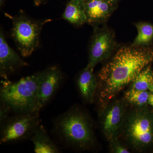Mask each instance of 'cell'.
<instances>
[{
  "instance_id": "30bf717a",
  "label": "cell",
  "mask_w": 153,
  "mask_h": 153,
  "mask_svg": "<svg viewBox=\"0 0 153 153\" xmlns=\"http://www.w3.org/2000/svg\"><path fill=\"white\" fill-rule=\"evenodd\" d=\"M29 64L24 61L7 43L1 31L0 34V74L7 79L10 74Z\"/></svg>"
},
{
  "instance_id": "2e32d148",
  "label": "cell",
  "mask_w": 153,
  "mask_h": 153,
  "mask_svg": "<svg viewBox=\"0 0 153 153\" xmlns=\"http://www.w3.org/2000/svg\"><path fill=\"white\" fill-rule=\"evenodd\" d=\"M153 86V72L152 68L147 66L132 82L131 88L140 91H150Z\"/></svg>"
},
{
  "instance_id": "ac0fdd59",
  "label": "cell",
  "mask_w": 153,
  "mask_h": 153,
  "mask_svg": "<svg viewBox=\"0 0 153 153\" xmlns=\"http://www.w3.org/2000/svg\"><path fill=\"white\" fill-rule=\"evenodd\" d=\"M111 152L115 153H129V151L124 146L121 144L117 139L110 142Z\"/></svg>"
},
{
  "instance_id": "d6986e66",
  "label": "cell",
  "mask_w": 153,
  "mask_h": 153,
  "mask_svg": "<svg viewBox=\"0 0 153 153\" xmlns=\"http://www.w3.org/2000/svg\"><path fill=\"white\" fill-rule=\"evenodd\" d=\"M11 112L10 109L6 105L1 103L0 105V125L1 126L8 119L9 114Z\"/></svg>"
},
{
  "instance_id": "e0dca14e",
  "label": "cell",
  "mask_w": 153,
  "mask_h": 153,
  "mask_svg": "<svg viewBox=\"0 0 153 153\" xmlns=\"http://www.w3.org/2000/svg\"><path fill=\"white\" fill-rule=\"evenodd\" d=\"M149 92L147 91H140L131 89L126 92L125 98L129 102L141 107L148 103Z\"/></svg>"
},
{
  "instance_id": "5b68a950",
  "label": "cell",
  "mask_w": 153,
  "mask_h": 153,
  "mask_svg": "<svg viewBox=\"0 0 153 153\" xmlns=\"http://www.w3.org/2000/svg\"><path fill=\"white\" fill-rule=\"evenodd\" d=\"M123 129L126 139L136 149H141L153 142V120L141 107L126 116Z\"/></svg>"
},
{
  "instance_id": "4fadbf2b",
  "label": "cell",
  "mask_w": 153,
  "mask_h": 153,
  "mask_svg": "<svg viewBox=\"0 0 153 153\" xmlns=\"http://www.w3.org/2000/svg\"><path fill=\"white\" fill-rule=\"evenodd\" d=\"M36 153H57L60 152L58 146L49 137L44 126L40 125L31 137Z\"/></svg>"
},
{
  "instance_id": "7402d4cb",
  "label": "cell",
  "mask_w": 153,
  "mask_h": 153,
  "mask_svg": "<svg viewBox=\"0 0 153 153\" xmlns=\"http://www.w3.org/2000/svg\"><path fill=\"white\" fill-rule=\"evenodd\" d=\"M108 1L109 2V3H110L111 4H112L113 2H114L115 1H116V0H106Z\"/></svg>"
},
{
  "instance_id": "52a82bcc",
  "label": "cell",
  "mask_w": 153,
  "mask_h": 153,
  "mask_svg": "<svg viewBox=\"0 0 153 153\" xmlns=\"http://www.w3.org/2000/svg\"><path fill=\"white\" fill-rule=\"evenodd\" d=\"M100 114L102 130L105 137L109 142L117 139L126 117L123 102L118 100L110 102Z\"/></svg>"
},
{
  "instance_id": "6da1fadb",
  "label": "cell",
  "mask_w": 153,
  "mask_h": 153,
  "mask_svg": "<svg viewBox=\"0 0 153 153\" xmlns=\"http://www.w3.org/2000/svg\"><path fill=\"white\" fill-rule=\"evenodd\" d=\"M153 60V51L149 47L121 48L99 73L97 89L102 107L132 83Z\"/></svg>"
},
{
  "instance_id": "ffe728a7",
  "label": "cell",
  "mask_w": 153,
  "mask_h": 153,
  "mask_svg": "<svg viewBox=\"0 0 153 153\" xmlns=\"http://www.w3.org/2000/svg\"><path fill=\"white\" fill-rule=\"evenodd\" d=\"M148 103L151 106L153 107V94H150L149 97V100H148Z\"/></svg>"
},
{
  "instance_id": "7c38bea8",
  "label": "cell",
  "mask_w": 153,
  "mask_h": 153,
  "mask_svg": "<svg viewBox=\"0 0 153 153\" xmlns=\"http://www.w3.org/2000/svg\"><path fill=\"white\" fill-rule=\"evenodd\" d=\"M94 68L88 65L79 74L77 85L80 95L84 100L92 103L97 90V81L93 74Z\"/></svg>"
},
{
  "instance_id": "44dd1931",
  "label": "cell",
  "mask_w": 153,
  "mask_h": 153,
  "mask_svg": "<svg viewBox=\"0 0 153 153\" xmlns=\"http://www.w3.org/2000/svg\"><path fill=\"white\" fill-rule=\"evenodd\" d=\"M46 0H34V4L36 6H39L43 4Z\"/></svg>"
},
{
  "instance_id": "5bb4252c",
  "label": "cell",
  "mask_w": 153,
  "mask_h": 153,
  "mask_svg": "<svg viewBox=\"0 0 153 153\" xmlns=\"http://www.w3.org/2000/svg\"><path fill=\"white\" fill-rule=\"evenodd\" d=\"M63 18L77 26L87 22L85 0H71L66 6Z\"/></svg>"
},
{
  "instance_id": "277c9868",
  "label": "cell",
  "mask_w": 153,
  "mask_h": 153,
  "mask_svg": "<svg viewBox=\"0 0 153 153\" xmlns=\"http://www.w3.org/2000/svg\"><path fill=\"white\" fill-rule=\"evenodd\" d=\"M12 20V38L22 57H28L38 48L43 26L50 20L37 21L22 12L13 17Z\"/></svg>"
},
{
  "instance_id": "8992f818",
  "label": "cell",
  "mask_w": 153,
  "mask_h": 153,
  "mask_svg": "<svg viewBox=\"0 0 153 153\" xmlns=\"http://www.w3.org/2000/svg\"><path fill=\"white\" fill-rule=\"evenodd\" d=\"M39 113L16 114L1 126V143L14 142L31 138L40 125Z\"/></svg>"
},
{
  "instance_id": "ba28073f",
  "label": "cell",
  "mask_w": 153,
  "mask_h": 153,
  "mask_svg": "<svg viewBox=\"0 0 153 153\" xmlns=\"http://www.w3.org/2000/svg\"><path fill=\"white\" fill-rule=\"evenodd\" d=\"M116 46L114 33L111 30L97 29L91 39L88 65L94 68L97 64L108 59Z\"/></svg>"
},
{
  "instance_id": "9a60e30c",
  "label": "cell",
  "mask_w": 153,
  "mask_h": 153,
  "mask_svg": "<svg viewBox=\"0 0 153 153\" xmlns=\"http://www.w3.org/2000/svg\"><path fill=\"white\" fill-rule=\"evenodd\" d=\"M137 36L131 46L147 47L153 39V25L149 23L140 22L136 24Z\"/></svg>"
},
{
  "instance_id": "9c48e42d",
  "label": "cell",
  "mask_w": 153,
  "mask_h": 153,
  "mask_svg": "<svg viewBox=\"0 0 153 153\" xmlns=\"http://www.w3.org/2000/svg\"><path fill=\"white\" fill-rule=\"evenodd\" d=\"M63 77L61 70L56 66H51L43 71L38 87L37 111L38 112L60 87Z\"/></svg>"
},
{
  "instance_id": "3957f363",
  "label": "cell",
  "mask_w": 153,
  "mask_h": 153,
  "mask_svg": "<svg viewBox=\"0 0 153 153\" xmlns=\"http://www.w3.org/2000/svg\"><path fill=\"white\" fill-rule=\"evenodd\" d=\"M43 71L23 77L17 82H1V103L16 114L32 113L37 111L38 85Z\"/></svg>"
},
{
  "instance_id": "7a4b0ae2",
  "label": "cell",
  "mask_w": 153,
  "mask_h": 153,
  "mask_svg": "<svg viewBox=\"0 0 153 153\" xmlns=\"http://www.w3.org/2000/svg\"><path fill=\"white\" fill-rule=\"evenodd\" d=\"M53 130L60 142L66 147L85 150L95 144L91 119L78 107L71 108L56 118Z\"/></svg>"
},
{
  "instance_id": "8fae6325",
  "label": "cell",
  "mask_w": 153,
  "mask_h": 153,
  "mask_svg": "<svg viewBox=\"0 0 153 153\" xmlns=\"http://www.w3.org/2000/svg\"><path fill=\"white\" fill-rule=\"evenodd\" d=\"M87 22L91 25L105 22L111 15V4L106 0H85Z\"/></svg>"
}]
</instances>
